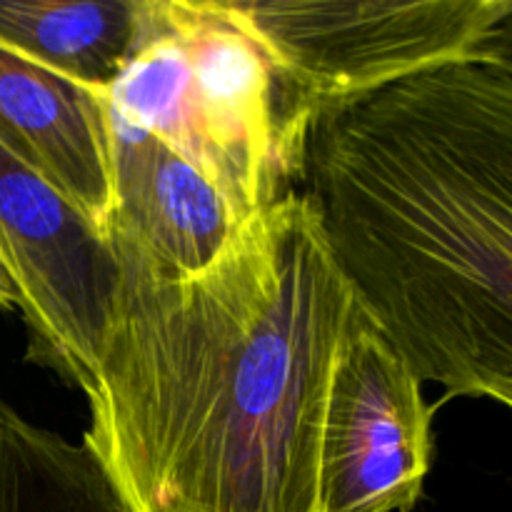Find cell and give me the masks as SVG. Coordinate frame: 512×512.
Here are the masks:
<instances>
[{
  "label": "cell",
  "instance_id": "1",
  "mask_svg": "<svg viewBox=\"0 0 512 512\" xmlns=\"http://www.w3.org/2000/svg\"><path fill=\"white\" fill-rule=\"evenodd\" d=\"M118 293L83 443L128 512H320L335 365L365 315L305 195L195 275L110 238Z\"/></svg>",
  "mask_w": 512,
  "mask_h": 512
},
{
  "label": "cell",
  "instance_id": "12",
  "mask_svg": "<svg viewBox=\"0 0 512 512\" xmlns=\"http://www.w3.org/2000/svg\"><path fill=\"white\" fill-rule=\"evenodd\" d=\"M18 308H20L18 290H15L8 270H5L3 263H0V310H18Z\"/></svg>",
  "mask_w": 512,
  "mask_h": 512
},
{
  "label": "cell",
  "instance_id": "8",
  "mask_svg": "<svg viewBox=\"0 0 512 512\" xmlns=\"http://www.w3.org/2000/svg\"><path fill=\"white\" fill-rule=\"evenodd\" d=\"M0 143L105 233L113 215V165L100 90L0 48Z\"/></svg>",
  "mask_w": 512,
  "mask_h": 512
},
{
  "label": "cell",
  "instance_id": "5",
  "mask_svg": "<svg viewBox=\"0 0 512 512\" xmlns=\"http://www.w3.org/2000/svg\"><path fill=\"white\" fill-rule=\"evenodd\" d=\"M0 263L18 290L28 358L88 393L118 293V260L108 235L3 143Z\"/></svg>",
  "mask_w": 512,
  "mask_h": 512
},
{
  "label": "cell",
  "instance_id": "2",
  "mask_svg": "<svg viewBox=\"0 0 512 512\" xmlns=\"http://www.w3.org/2000/svg\"><path fill=\"white\" fill-rule=\"evenodd\" d=\"M300 180L420 383L512 410V73L460 60L323 115Z\"/></svg>",
  "mask_w": 512,
  "mask_h": 512
},
{
  "label": "cell",
  "instance_id": "7",
  "mask_svg": "<svg viewBox=\"0 0 512 512\" xmlns=\"http://www.w3.org/2000/svg\"><path fill=\"white\" fill-rule=\"evenodd\" d=\"M113 215L105 235L168 275H195L213 265L245 220L230 200L180 153L153 133L108 110Z\"/></svg>",
  "mask_w": 512,
  "mask_h": 512
},
{
  "label": "cell",
  "instance_id": "9",
  "mask_svg": "<svg viewBox=\"0 0 512 512\" xmlns=\"http://www.w3.org/2000/svg\"><path fill=\"white\" fill-rule=\"evenodd\" d=\"M140 0H0V48L105 93L138 43Z\"/></svg>",
  "mask_w": 512,
  "mask_h": 512
},
{
  "label": "cell",
  "instance_id": "10",
  "mask_svg": "<svg viewBox=\"0 0 512 512\" xmlns=\"http://www.w3.org/2000/svg\"><path fill=\"white\" fill-rule=\"evenodd\" d=\"M0 512H128L85 443L38 428L0 400Z\"/></svg>",
  "mask_w": 512,
  "mask_h": 512
},
{
  "label": "cell",
  "instance_id": "4",
  "mask_svg": "<svg viewBox=\"0 0 512 512\" xmlns=\"http://www.w3.org/2000/svg\"><path fill=\"white\" fill-rule=\"evenodd\" d=\"M273 73L288 180L323 115L413 75L478 58L512 0H225Z\"/></svg>",
  "mask_w": 512,
  "mask_h": 512
},
{
  "label": "cell",
  "instance_id": "11",
  "mask_svg": "<svg viewBox=\"0 0 512 512\" xmlns=\"http://www.w3.org/2000/svg\"><path fill=\"white\" fill-rule=\"evenodd\" d=\"M478 58L490 60V63L500 65V68L512 73V8L503 15V20L493 30V35L488 38L485 48L480 50Z\"/></svg>",
  "mask_w": 512,
  "mask_h": 512
},
{
  "label": "cell",
  "instance_id": "3",
  "mask_svg": "<svg viewBox=\"0 0 512 512\" xmlns=\"http://www.w3.org/2000/svg\"><path fill=\"white\" fill-rule=\"evenodd\" d=\"M103 98L183 155L243 220L288 193L273 73L225 0H140L138 43Z\"/></svg>",
  "mask_w": 512,
  "mask_h": 512
},
{
  "label": "cell",
  "instance_id": "6",
  "mask_svg": "<svg viewBox=\"0 0 512 512\" xmlns=\"http://www.w3.org/2000/svg\"><path fill=\"white\" fill-rule=\"evenodd\" d=\"M423 383L365 318L340 353L320 440V512H410L433 465Z\"/></svg>",
  "mask_w": 512,
  "mask_h": 512
}]
</instances>
